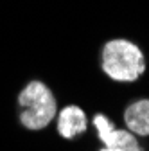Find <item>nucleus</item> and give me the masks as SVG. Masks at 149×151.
<instances>
[{
	"label": "nucleus",
	"mask_w": 149,
	"mask_h": 151,
	"mask_svg": "<svg viewBox=\"0 0 149 151\" xmlns=\"http://www.w3.org/2000/svg\"><path fill=\"white\" fill-rule=\"evenodd\" d=\"M94 126L97 129V135L102 140L106 147L119 149V151H140V146L135 139V135L128 129H119L113 126L108 117L104 115H95L94 117Z\"/></svg>",
	"instance_id": "nucleus-3"
},
{
	"label": "nucleus",
	"mask_w": 149,
	"mask_h": 151,
	"mask_svg": "<svg viewBox=\"0 0 149 151\" xmlns=\"http://www.w3.org/2000/svg\"><path fill=\"white\" fill-rule=\"evenodd\" d=\"M101 151H119V149H111V147H104V149H101Z\"/></svg>",
	"instance_id": "nucleus-6"
},
{
	"label": "nucleus",
	"mask_w": 149,
	"mask_h": 151,
	"mask_svg": "<svg viewBox=\"0 0 149 151\" xmlns=\"http://www.w3.org/2000/svg\"><path fill=\"white\" fill-rule=\"evenodd\" d=\"M56 117H58V131L65 139L77 137V135L85 133L86 128H88L86 115L79 106H67Z\"/></svg>",
	"instance_id": "nucleus-4"
},
{
	"label": "nucleus",
	"mask_w": 149,
	"mask_h": 151,
	"mask_svg": "<svg viewBox=\"0 0 149 151\" xmlns=\"http://www.w3.org/2000/svg\"><path fill=\"white\" fill-rule=\"evenodd\" d=\"M102 70L115 81H135L145 72L144 52L128 40H111L102 47Z\"/></svg>",
	"instance_id": "nucleus-1"
},
{
	"label": "nucleus",
	"mask_w": 149,
	"mask_h": 151,
	"mask_svg": "<svg viewBox=\"0 0 149 151\" xmlns=\"http://www.w3.org/2000/svg\"><path fill=\"white\" fill-rule=\"evenodd\" d=\"M18 108H20V122L31 129H43L56 115L58 104L52 92L42 81H31L18 96Z\"/></svg>",
	"instance_id": "nucleus-2"
},
{
	"label": "nucleus",
	"mask_w": 149,
	"mask_h": 151,
	"mask_svg": "<svg viewBox=\"0 0 149 151\" xmlns=\"http://www.w3.org/2000/svg\"><path fill=\"white\" fill-rule=\"evenodd\" d=\"M124 122L131 133L149 135V99L129 104L124 111Z\"/></svg>",
	"instance_id": "nucleus-5"
}]
</instances>
